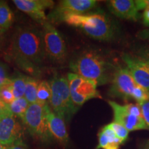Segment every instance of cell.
I'll return each mask as SVG.
<instances>
[{
    "label": "cell",
    "instance_id": "obj_1",
    "mask_svg": "<svg viewBox=\"0 0 149 149\" xmlns=\"http://www.w3.org/2000/svg\"><path fill=\"white\" fill-rule=\"evenodd\" d=\"M8 56L28 73L39 75L46 57L42 33L32 29H21L15 33Z\"/></svg>",
    "mask_w": 149,
    "mask_h": 149
},
{
    "label": "cell",
    "instance_id": "obj_2",
    "mask_svg": "<svg viewBox=\"0 0 149 149\" xmlns=\"http://www.w3.org/2000/svg\"><path fill=\"white\" fill-rule=\"evenodd\" d=\"M69 67L72 73L96 81L97 85L111 82L115 69L102 56L93 51L81 53L70 61Z\"/></svg>",
    "mask_w": 149,
    "mask_h": 149
},
{
    "label": "cell",
    "instance_id": "obj_3",
    "mask_svg": "<svg viewBox=\"0 0 149 149\" xmlns=\"http://www.w3.org/2000/svg\"><path fill=\"white\" fill-rule=\"evenodd\" d=\"M61 22L81 29L88 37L100 41H111L116 33L113 22L102 12L70 15L64 17Z\"/></svg>",
    "mask_w": 149,
    "mask_h": 149
},
{
    "label": "cell",
    "instance_id": "obj_4",
    "mask_svg": "<svg viewBox=\"0 0 149 149\" xmlns=\"http://www.w3.org/2000/svg\"><path fill=\"white\" fill-rule=\"evenodd\" d=\"M49 83L51 88L50 107L55 114L69 120L78 109L72 101L68 79L63 76L55 75Z\"/></svg>",
    "mask_w": 149,
    "mask_h": 149
},
{
    "label": "cell",
    "instance_id": "obj_5",
    "mask_svg": "<svg viewBox=\"0 0 149 149\" xmlns=\"http://www.w3.org/2000/svg\"><path fill=\"white\" fill-rule=\"evenodd\" d=\"M50 109L49 104L38 102L31 104L22 118L30 134L43 143H50L53 139L49 131L47 121Z\"/></svg>",
    "mask_w": 149,
    "mask_h": 149
},
{
    "label": "cell",
    "instance_id": "obj_6",
    "mask_svg": "<svg viewBox=\"0 0 149 149\" xmlns=\"http://www.w3.org/2000/svg\"><path fill=\"white\" fill-rule=\"evenodd\" d=\"M42 25V36L46 57L53 62L62 64L67 56V48L64 38L49 22H44Z\"/></svg>",
    "mask_w": 149,
    "mask_h": 149
},
{
    "label": "cell",
    "instance_id": "obj_7",
    "mask_svg": "<svg viewBox=\"0 0 149 149\" xmlns=\"http://www.w3.org/2000/svg\"><path fill=\"white\" fill-rule=\"evenodd\" d=\"M67 79L72 101L77 109L91 99L102 98L97 89L98 85L96 81L85 79L72 72H68Z\"/></svg>",
    "mask_w": 149,
    "mask_h": 149
},
{
    "label": "cell",
    "instance_id": "obj_8",
    "mask_svg": "<svg viewBox=\"0 0 149 149\" xmlns=\"http://www.w3.org/2000/svg\"><path fill=\"white\" fill-rule=\"evenodd\" d=\"M111 84L110 94L125 101L132 99L134 89L138 85L135 82L129 70L123 67L115 68Z\"/></svg>",
    "mask_w": 149,
    "mask_h": 149
},
{
    "label": "cell",
    "instance_id": "obj_9",
    "mask_svg": "<svg viewBox=\"0 0 149 149\" xmlns=\"http://www.w3.org/2000/svg\"><path fill=\"white\" fill-rule=\"evenodd\" d=\"M97 3L96 0H63L59 1L48 18L53 22H61L67 15L88 13L96 8Z\"/></svg>",
    "mask_w": 149,
    "mask_h": 149
},
{
    "label": "cell",
    "instance_id": "obj_10",
    "mask_svg": "<svg viewBox=\"0 0 149 149\" xmlns=\"http://www.w3.org/2000/svg\"><path fill=\"white\" fill-rule=\"evenodd\" d=\"M122 59L135 82L149 91V59L129 54H124Z\"/></svg>",
    "mask_w": 149,
    "mask_h": 149
},
{
    "label": "cell",
    "instance_id": "obj_11",
    "mask_svg": "<svg viewBox=\"0 0 149 149\" xmlns=\"http://www.w3.org/2000/svg\"><path fill=\"white\" fill-rule=\"evenodd\" d=\"M12 113L0 117V144L8 146L22 139V128Z\"/></svg>",
    "mask_w": 149,
    "mask_h": 149
},
{
    "label": "cell",
    "instance_id": "obj_12",
    "mask_svg": "<svg viewBox=\"0 0 149 149\" xmlns=\"http://www.w3.org/2000/svg\"><path fill=\"white\" fill-rule=\"evenodd\" d=\"M13 2L19 10L42 24L47 22L46 9L52 8L54 6V1L51 0H13Z\"/></svg>",
    "mask_w": 149,
    "mask_h": 149
},
{
    "label": "cell",
    "instance_id": "obj_13",
    "mask_svg": "<svg viewBox=\"0 0 149 149\" xmlns=\"http://www.w3.org/2000/svg\"><path fill=\"white\" fill-rule=\"evenodd\" d=\"M108 102L113 109L115 122L124 126L128 131L148 130L144 119L132 115L126 111L124 105H120L113 101Z\"/></svg>",
    "mask_w": 149,
    "mask_h": 149
},
{
    "label": "cell",
    "instance_id": "obj_14",
    "mask_svg": "<svg viewBox=\"0 0 149 149\" xmlns=\"http://www.w3.org/2000/svg\"><path fill=\"white\" fill-rule=\"evenodd\" d=\"M107 4L110 11L119 18L135 22L140 17L133 0H111Z\"/></svg>",
    "mask_w": 149,
    "mask_h": 149
},
{
    "label": "cell",
    "instance_id": "obj_15",
    "mask_svg": "<svg viewBox=\"0 0 149 149\" xmlns=\"http://www.w3.org/2000/svg\"><path fill=\"white\" fill-rule=\"evenodd\" d=\"M47 121L49 131L53 138L62 146H66L69 142V137L64 119L55 114L50 109L47 114Z\"/></svg>",
    "mask_w": 149,
    "mask_h": 149
},
{
    "label": "cell",
    "instance_id": "obj_16",
    "mask_svg": "<svg viewBox=\"0 0 149 149\" xmlns=\"http://www.w3.org/2000/svg\"><path fill=\"white\" fill-rule=\"evenodd\" d=\"M122 142L108 126H104L98 135L97 149H119Z\"/></svg>",
    "mask_w": 149,
    "mask_h": 149
},
{
    "label": "cell",
    "instance_id": "obj_17",
    "mask_svg": "<svg viewBox=\"0 0 149 149\" xmlns=\"http://www.w3.org/2000/svg\"><path fill=\"white\" fill-rule=\"evenodd\" d=\"M14 22V14L6 1H0V32L4 33Z\"/></svg>",
    "mask_w": 149,
    "mask_h": 149
},
{
    "label": "cell",
    "instance_id": "obj_18",
    "mask_svg": "<svg viewBox=\"0 0 149 149\" xmlns=\"http://www.w3.org/2000/svg\"><path fill=\"white\" fill-rule=\"evenodd\" d=\"M39 84H40L39 80L28 76L24 97L30 104L37 102V93Z\"/></svg>",
    "mask_w": 149,
    "mask_h": 149
},
{
    "label": "cell",
    "instance_id": "obj_19",
    "mask_svg": "<svg viewBox=\"0 0 149 149\" xmlns=\"http://www.w3.org/2000/svg\"><path fill=\"white\" fill-rule=\"evenodd\" d=\"M28 76L19 74L17 77L11 79V86L15 99L22 98L24 97Z\"/></svg>",
    "mask_w": 149,
    "mask_h": 149
},
{
    "label": "cell",
    "instance_id": "obj_20",
    "mask_svg": "<svg viewBox=\"0 0 149 149\" xmlns=\"http://www.w3.org/2000/svg\"><path fill=\"white\" fill-rule=\"evenodd\" d=\"M29 104H30L24 97L17 98L15 99L13 101L9 104L8 108L11 113L14 116H17L22 119L26 112Z\"/></svg>",
    "mask_w": 149,
    "mask_h": 149
},
{
    "label": "cell",
    "instance_id": "obj_21",
    "mask_svg": "<svg viewBox=\"0 0 149 149\" xmlns=\"http://www.w3.org/2000/svg\"><path fill=\"white\" fill-rule=\"evenodd\" d=\"M51 95V88L49 81H42L39 84L37 93V102L44 104H49Z\"/></svg>",
    "mask_w": 149,
    "mask_h": 149
},
{
    "label": "cell",
    "instance_id": "obj_22",
    "mask_svg": "<svg viewBox=\"0 0 149 149\" xmlns=\"http://www.w3.org/2000/svg\"><path fill=\"white\" fill-rule=\"evenodd\" d=\"M107 126L114 132V133L122 141V143L124 142L128 139L129 131L124 126L115 122L110 123V124H107Z\"/></svg>",
    "mask_w": 149,
    "mask_h": 149
},
{
    "label": "cell",
    "instance_id": "obj_23",
    "mask_svg": "<svg viewBox=\"0 0 149 149\" xmlns=\"http://www.w3.org/2000/svg\"><path fill=\"white\" fill-rule=\"evenodd\" d=\"M0 99L8 106L15 100L10 83L0 87Z\"/></svg>",
    "mask_w": 149,
    "mask_h": 149
},
{
    "label": "cell",
    "instance_id": "obj_24",
    "mask_svg": "<svg viewBox=\"0 0 149 149\" xmlns=\"http://www.w3.org/2000/svg\"><path fill=\"white\" fill-rule=\"evenodd\" d=\"M132 99L135 100L137 102V104L148 101L149 91L137 85L136 88L134 89L133 95H132Z\"/></svg>",
    "mask_w": 149,
    "mask_h": 149
},
{
    "label": "cell",
    "instance_id": "obj_25",
    "mask_svg": "<svg viewBox=\"0 0 149 149\" xmlns=\"http://www.w3.org/2000/svg\"><path fill=\"white\" fill-rule=\"evenodd\" d=\"M11 79L8 77L7 69L3 63L0 62V87L10 84Z\"/></svg>",
    "mask_w": 149,
    "mask_h": 149
},
{
    "label": "cell",
    "instance_id": "obj_26",
    "mask_svg": "<svg viewBox=\"0 0 149 149\" xmlns=\"http://www.w3.org/2000/svg\"><path fill=\"white\" fill-rule=\"evenodd\" d=\"M139 105L141 108L144 122L146 123L148 130H149V100L139 104Z\"/></svg>",
    "mask_w": 149,
    "mask_h": 149
},
{
    "label": "cell",
    "instance_id": "obj_27",
    "mask_svg": "<svg viewBox=\"0 0 149 149\" xmlns=\"http://www.w3.org/2000/svg\"><path fill=\"white\" fill-rule=\"evenodd\" d=\"M7 149H29V148L22 138L15 141L13 144L8 146Z\"/></svg>",
    "mask_w": 149,
    "mask_h": 149
},
{
    "label": "cell",
    "instance_id": "obj_28",
    "mask_svg": "<svg viewBox=\"0 0 149 149\" xmlns=\"http://www.w3.org/2000/svg\"><path fill=\"white\" fill-rule=\"evenodd\" d=\"M135 3L138 11L149 8V0H136Z\"/></svg>",
    "mask_w": 149,
    "mask_h": 149
},
{
    "label": "cell",
    "instance_id": "obj_29",
    "mask_svg": "<svg viewBox=\"0 0 149 149\" xmlns=\"http://www.w3.org/2000/svg\"><path fill=\"white\" fill-rule=\"evenodd\" d=\"M136 37L141 40H149V28L137 32Z\"/></svg>",
    "mask_w": 149,
    "mask_h": 149
},
{
    "label": "cell",
    "instance_id": "obj_30",
    "mask_svg": "<svg viewBox=\"0 0 149 149\" xmlns=\"http://www.w3.org/2000/svg\"><path fill=\"white\" fill-rule=\"evenodd\" d=\"M11 113L10 109H9L8 106L6 104H5L2 100L0 99V117L2 115Z\"/></svg>",
    "mask_w": 149,
    "mask_h": 149
},
{
    "label": "cell",
    "instance_id": "obj_31",
    "mask_svg": "<svg viewBox=\"0 0 149 149\" xmlns=\"http://www.w3.org/2000/svg\"><path fill=\"white\" fill-rule=\"evenodd\" d=\"M143 24L145 26L149 27V8L145 9L142 15Z\"/></svg>",
    "mask_w": 149,
    "mask_h": 149
},
{
    "label": "cell",
    "instance_id": "obj_32",
    "mask_svg": "<svg viewBox=\"0 0 149 149\" xmlns=\"http://www.w3.org/2000/svg\"><path fill=\"white\" fill-rule=\"evenodd\" d=\"M7 148H8V146H4V145L0 144V149H7Z\"/></svg>",
    "mask_w": 149,
    "mask_h": 149
},
{
    "label": "cell",
    "instance_id": "obj_33",
    "mask_svg": "<svg viewBox=\"0 0 149 149\" xmlns=\"http://www.w3.org/2000/svg\"><path fill=\"white\" fill-rule=\"evenodd\" d=\"M144 149H149V141L147 142V144H146V146H144Z\"/></svg>",
    "mask_w": 149,
    "mask_h": 149
},
{
    "label": "cell",
    "instance_id": "obj_34",
    "mask_svg": "<svg viewBox=\"0 0 149 149\" xmlns=\"http://www.w3.org/2000/svg\"><path fill=\"white\" fill-rule=\"evenodd\" d=\"M1 35H2V33L0 32V44H1Z\"/></svg>",
    "mask_w": 149,
    "mask_h": 149
},
{
    "label": "cell",
    "instance_id": "obj_35",
    "mask_svg": "<svg viewBox=\"0 0 149 149\" xmlns=\"http://www.w3.org/2000/svg\"><path fill=\"white\" fill-rule=\"evenodd\" d=\"M146 58L148 59H149V53H148V54H147V55H146Z\"/></svg>",
    "mask_w": 149,
    "mask_h": 149
}]
</instances>
